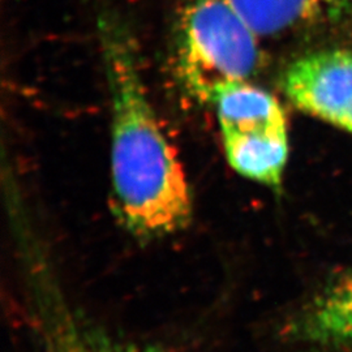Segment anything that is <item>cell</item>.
I'll return each instance as SVG.
<instances>
[{"label": "cell", "mask_w": 352, "mask_h": 352, "mask_svg": "<svg viewBox=\"0 0 352 352\" xmlns=\"http://www.w3.org/2000/svg\"><path fill=\"white\" fill-rule=\"evenodd\" d=\"M258 38L231 0H187L176 41L180 81L195 98L213 103L221 89L257 71Z\"/></svg>", "instance_id": "7a4b0ae2"}, {"label": "cell", "mask_w": 352, "mask_h": 352, "mask_svg": "<svg viewBox=\"0 0 352 352\" xmlns=\"http://www.w3.org/2000/svg\"><path fill=\"white\" fill-rule=\"evenodd\" d=\"M258 37H276L307 26L338 23L352 0H231Z\"/></svg>", "instance_id": "5b68a950"}, {"label": "cell", "mask_w": 352, "mask_h": 352, "mask_svg": "<svg viewBox=\"0 0 352 352\" xmlns=\"http://www.w3.org/2000/svg\"><path fill=\"white\" fill-rule=\"evenodd\" d=\"M289 337L309 350H352V272L336 278L287 325Z\"/></svg>", "instance_id": "277c9868"}, {"label": "cell", "mask_w": 352, "mask_h": 352, "mask_svg": "<svg viewBox=\"0 0 352 352\" xmlns=\"http://www.w3.org/2000/svg\"><path fill=\"white\" fill-rule=\"evenodd\" d=\"M213 104L222 138L287 129L286 116L277 98L250 81L234 82L221 89Z\"/></svg>", "instance_id": "8992f818"}, {"label": "cell", "mask_w": 352, "mask_h": 352, "mask_svg": "<svg viewBox=\"0 0 352 352\" xmlns=\"http://www.w3.org/2000/svg\"><path fill=\"white\" fill-rule=\"evenodd\" d=\"M55 340V352H155L138 344L100 338L77 327L62 330Z\"/></svg>", "instance_id": "ba28073f"}, {"label": "cell", "mask_w": 352, "mask_h": 352, "mask_svg": "<svg viewBox=\"0 0 352 352\" xmlns=\"http://www.w3.org/2000/svg\"><path fill=\"white\" fill-rule=\"evenodd\" d=\"M282 88L295 107L352 133V52L307 54L289 65Z\"/></svg>", "instance_id": "3957f363"}, {"label": "cell", "mask_w": 352, "mask_h": 352, "mask_svg": "<svg viewBox=\"0 0 352 352\" xmlns=\"http://www.w3.org/2000/svg\"><path fill=\"white\" fill-rule=\"evenodd\" d=\"M100 38L111 100L116 213L138 236L174 234L187 227L193 212L184 167L157 119L126 29L102 16Z\"/></svg>", "instance_id": "6da1fadb"}, {"label": "cell", "mask_w": 352, "mask_h": 352, "mask_svg": "<svg viewBox=\"0 0 352 352\" xmlns=\"http://www.w3.org/2000/svg\"><path fill=\"white\" fill-rule=\"evenodd\" d=\"M222 140L232 170L269 188H280L289 160L287 129L223 136Z\"/></svg>", "instance_id": "52a82bcc"}]
</instances>
